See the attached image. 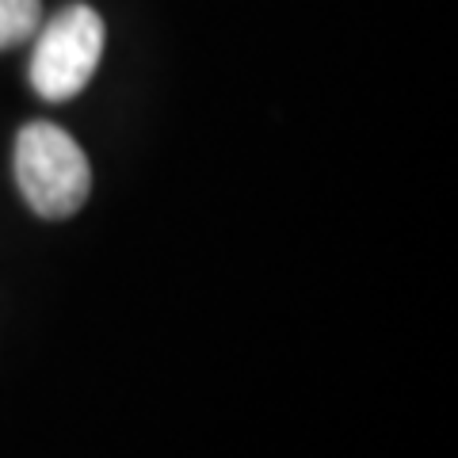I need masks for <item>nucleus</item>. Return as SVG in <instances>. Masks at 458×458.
<instances>
[{"mask_svg": "<svg viewBox=\"0 0 458 458\" xmlns=\"http://www.w3.org/2000/svg\"><path fill=\"white\" fill-rule=\"evenodd\" d=\"M16 180L38 218H69L92 191L89 157L54 123H27L16 138Z\"/></svg>", "mask_w": 458, "mask_h": 458, "instance_id": "1", "label": "nucleus"}, {"mask_svg": "<svg viewBox=\"0 0 458 458\" xmlns=\"http://www.w3.org/2000/svg\"><path fill=\"white\" fill-rule=\"evenodd\" d=\"M104 54V20L89 4H69L38 31L31 54V84L42 99L62 104L92 81Z\"/></svg>", "mask_w": 458, "mask_h": 458, "instance_id": "2", "label": "nucleus"}, {"mask_svg": "<svg viewBox=\"0 0 458 458\" xmlns=\"http://www.w3.org/2000/svg\"><path fill=\"white\" fill-rule=\"evenodd\" d=\"M42 23V0H0V50L20 47Z\"/></svg>", "mask_w": 458, "mask_h": 458, "instance_id": "3", "label": "nucleus"}]
</instances>
